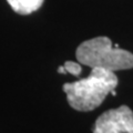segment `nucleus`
Returning <instances> with one entry per match:
<instances>
[{
    "label": "nucleus",
    "mask_w": 133,
    "mask_h": 133,
    "mask_svg": "<svg viewBox=\"0 0 133 133\" xmlns=\"http://www.w3.org/2000/svg\"><path fill=\"white\" fill-rule=\"evenodd\" d=\"M118 85L113 71L103 68H92L84 79L64 83L62 89L70 107L77 111H92L102 104L103 100Z\"/></svg>",
    "instance_id": "obj_1"
},
{
    "label": "nucleus",
    "mask_w": 133,
    "mask_h": 133,
    "mask_svg": "<svg viewBox=\"0 0 133 133\" xmlns=\"http://www.w3.org/2000/svg\"><path fill=\"white\" fill-rule=\"evenodd\" d=\"M76 57L81 64L92 68H103L110 71L133 68V55L116 48L108 37H97L82 42L77 48Z\"/></svg>",
    "instance_id": "obj_2"
},
{
    "label": "nucleus",
    "mask_w": 133,
    "mask_h": 133,
    "mask_svg": "<svg viewBox=\"0 0 133 133\" xmlns=\"http://www.w3.org/2000/svg\"><path fill=\"white\" fill-rule=\"evenodd\" d=\"M93 133H133V111L128 105L108 110L99 116Z\"/></svg>",
    "instance_id": "obj_3"
},
{
    "label": "nucleus",
    "mask_w": 133,
    "mask_h": 133,
    "mask_svg": "<svg viewBox=\"0 0 133 133\" xmlns=\"http://www.w3.org/2000/svg\"><path fill=\"white\" fill-rule=\"evenodd\" d=\"M12 10L19 15H30L41 8L44 0H7Z\"/></svg>",
    "instance_id": "obj_4"
},
{
    "label": "nucleus",
    "mask_w": 133,
    "mask_h": 133,
    "mask_svg": "<svg viewBox=\"0 0 133 133\" xmlns=\"http://www.w3.org/2000/svg\"><path fill=\"white\" fill-rule=\"evenodd\" d=\"M63 65H64L66 73H71L72 76H76V77L80 76V73L82 71L81 65L79 63H77V62H73V61H65Z\"/></svg>",
    "instance_id": "obj_5"
},
{
    "label": "nucleus",
    "mask_w": 133,
    "mask_h": 133,
    "mask_svg": "<svg viewBox=\"0 0 133 133\" xmlns=\"http://www.w3.org/2000/svg\"><path fill=\"white\" fill-rule=\"evenodd\" d=\"M58 72L59 73H66V71H65V69H64V65H60L59 68H58Z\"/></svg>",
    "instance_id": "obj_6"
}]
</instances>
